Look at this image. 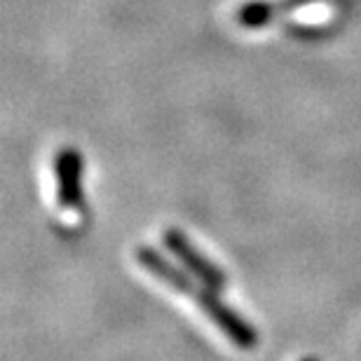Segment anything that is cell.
<instances>
[{"label": "cell", "instance_id": "8992f818", "mask_svg": "<svg viewBox=\"0 0 361 361\" xmlns=\"http://www.w3.org/2000/svg\"><path fill=\"white\" fill-rule=\"evenodd\" d=\"M302 361H317V359H312V357H307V359H302Z\"/></svg>", "mask_w": 361, "mask_h": 361}, {"label": "cell", "instance_id": "6da1fadb", "mask_svg": "<svg viewBox=\"0 0 361 361\" xmlns=\"http://www.w3.org/2000/svg\"><path fill=\"white\" fill-rule=\"evenodd\" d=\"M192 298L197 300L202 312H204L209 319H212L216 326H219L223 334L237 345V348L240 350H254L256 348L258 334L254 331V326H251L244 317L237 314L226 300H221V295L216 288L202 284L192 291Z\"/></svg>", "mask_w": 361, "mask_h": 361}, {"label": "cell", "instance_id": "7a4b0ae2", "mask_svg": "<svg viewBox=\"0 0 361 361\" xmlns=\"http://www.w3.org/2000/svg\"><path fill=\"white\" fill-rule=\"evenodd\" d=\"M162 242L164 247L169 249V254L176 258L180 263V268L185 272H190L195 279H200L204 286H212V288H223L226 286L228 277L223 274V270H219V265H214L209 258H204L197 251V247L188 240V237L180 233L176 228H167L162 235Z\"/></svg>", "mask_w": 361, "mask_h": 361}, {"label": "cell", "instance_id": "3957f363", "mask_svg": "<svg viewBox=\"0 0 361 361\" xmlns=\"http://www.w3.org/2000/svg\"><path fill=\"white\" fill-rule=\"evenodd\" d=\"M56 202L63 209L82 204V155L75 148H61L54 157Z\"/></svg>", "mask_w": 361, "mask_h": 361}, {"label": "cell", "instance_id": "5b68a950", "mask_svg": "<svg viewBox=\"0 0 361 361\" xmlns=\"http://www.w3.org/2000/svg\"><path fill=\"white\" fill-rule=\"evenodd\" d=\"M277 5L274 3H265V0H251V3H244L240 10H237V21L247 28H261L272 17L277 14Z\"/></svg>", "mask_w": 361, "mask_h": 361}, {"label": "cell", "instance_id": "277c9868", "mask_svg": "<svg viewBox=\"0 0 361 361\" xmlns=\"http://www.w3.org/2000/svg\"><path fill=\"white\" fill-rule=\"evenodd\" d=\"M136 261H139L143 268L153 274V277L164 281V284L171 286L178 293L192 295V291L197 288V284H195V279H192V274L185 272L183 268H176V265H171L167 258L160 254V251H155V249H150V247H139V249H136Z\"/></svg>", "mask_w": 361, "mask_h": 361}]
</instances>
